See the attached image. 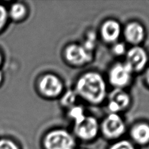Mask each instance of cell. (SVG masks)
<instances>
[{
  "label": "cell",
  "mask_w": 149,
  "mask_h": 149,
  "mask_svg": "<svg viewBox=\"0 0 149 149\" xmlns=\"http://www.w3.org/2000/svg\"><path fill=\"white\" fill-rule=\"evenodd\" d=\"M75 92L78 97L92 105H99L107 94L106 84L102 75L94 71L85 73L77 80Z\"/></svg>",
  "instance_id": "6da1fadb"
},
{
  "label": "cell",
  "mask_w": 149,
  "mask_h": 149,
  "mask_svg": "<svg viewBox=\"0 0 149 149\" xmlns=\"http://www.w3.org/2000/svg\"><path fill=\"white\" fill-rule=\"evenodd\" d=\"M46 149H74L76 141L70 132L63 129L48 132L44 139Z\"/></svg>",
  "instance_id": "7a4b0ae2"
},
{
  "label": "cell",
  "mask_w": 149,
  "mask_h": 149,
  "mask_svg": "<svg viewBox=\"0 0 149 149\" xmlns=\"http://www.w3.org/2000/svg\"><path fill=\"white\" fill-rule=\"evenodd\" d=\"M100 130L108 139H117L124 134L126 124L118 114L109 113L100 124Z\"/></svg>",
  "instance_id": "3957f363"
},
{
  "label": "cell",
  "mask_w": 149,
  "mask_h": 149,
  "mask_svg": "<svg viewBox=\"0 0 149 149\" xmlns=\"http://www.w3.org/2000/svg\"><path fill=\"white\" fill-rule=\"evenodd\" d=\"M100 130L97 120L93 116H86L84 119L74 124V134L79 139L91 141L96 137Z\"/></svg>",
  "instance_id": "277c9868"
},
{
  "label": "cell",
  "mask_w": 149,
  "mask_h": 149,
  "mask_svg": "<svg viewBox=\"0 0 149 149\" xmlns=\"http://www.w3.org/2000/svg\"><path fill=\"white\" fill-rule=\"evenodd\" d=\"M40 94L49 98L59 96L64 89V84L61 79L53 74H46L41 77L38 83Z\"/></svg>",
  "instance_id": "5b68a950"
},
{
  "label": "cell",
  "mask_w": 149,
  "mask_h": 149,
  "mask_svg": "<svg viewBox=\"0 0 149 149\" xmlns=\"http://www.w3.org/2000/svg\"><path fill=\"white\" fill-rule=\"evenodd\" d=\"M133 72L126 63H117L110 68L108 80L115 88L123 89L129 85L132 79Z\"/></svg>",
  "instance_id": "8992f818"
},
{
  "label": "cell",
  "mask_w": 149,
  "mask_h": 149,
  "mask_svg": "<svg viewBox=\"0 0 149 149\" xmlns=\"http://www.w3.org/2000/svg\"><path fill=\"white\" fill-rule=\"evenodd\" d=\"M65 58L68 63L76 66L83 65L92 59L91 52L82 45L71 44L65 50Z\"/></svg>",
  "instance_id": "52a82bcc"
},
{
  "label": "cell",
  "mask_w": 149,
  "mask_h": 149,
  "mask_svg": "<svg viewBox=\"0 0 149 149\" xmlns=\"http://www.w3.org/2000/svg\"><path fill=\"white\" fill-rule=\"evenodd\" d=\"M147 52L142 47L134 46L126 51L125 63L133 73L143 70L147 65Z\"/></svg>",
  "instance_id": "ba28073f"
},
{
  "label": "cell",
  "mask_w": 149,
  "mask_h": 149,
  "mask_svg": "<svg viewBox=\"0 0 149 149\" xmlns=\"http://www.w3.org/2000/svg\"><path fill=\"white\" fill-rule=\"evenodd\" d=\"M131 103V97L123 89L115 88L109 95L107 105L110 113L118 114L125 111L129 107Z\"/></svg>",
  "instance_id": "9c48e42d"
},
{
  "label": "cell",
  "mask_w": 149,
  "mask_h": 149,
  "mask_svg": "<svg viewBox=\"0 0 149 149\" xmlns=\"http://www.w3.org/2000/svg\"><path fill=\"white\" fill-rule=\"evenodd\" d=\"M122 32L121 26L118 21L112 19L106 20L101 28V38L106 42L116 43Z\"/></svg>",
  "instance_id": "30bf717a"
},
{
  "label": "cell",
  "mask_w": 149,
  "mask_h": 149,
  "mask_svg": "<svg viewBox=\"0 0 149 149\" xmlns=\"http://www.w3.org/2000/svg\"><path fill=\"white\" fill-rule=\"evenodd\" d=\"M124 35L125 39L129 43L137 46V45L141 43L145 38V28L139 22H131L125 28Z\"/></svg>",
  "instance_id": "8fae6325"
},
{
  "label": "cell",
  "mask_w": 149,
  "mask_h": 149,
  "mask_svg": "<svg viewBox=\"0 0 149 149\" xmlns=\"http://www.w3.org/2000/svg\"><path fill=\"white\" fill-rule=\"evenodd\" d=\"M132 139L139 145H145L149 142V125L139 123L134 125L130 132Z\"/></svg>",
  "instance_id": "7c38bea8"
},
{
  "label": "cell",
  "mask_w": 149,
  "mask_h": 149,
  "mask_svg": "<svg viewBox=\"0 0 149 149\" xmlns=\"http://www.w3.org/2000/svg\"><path fill=\"white\" fill-rule=\"evenodd\" d=\"M78 95H77L75 90H68L62 95L60 100V103L63 107L66 108H70L72 106L76 105V103L78 100Z\"/></svg>",
  "instance_id": "4fadbf2b"
},
{
  "label": "cell",
  "mask_w": 149,
  "mask_h": 149,
  "mask_svg": "<svg viewBox=\"0 0 149 149\" xmlns=\"http://www.w3.org/2000/svg\"><path fill=\"white\" fill-rule=\"evenodd\" d=\"M68 116L74 122V124L81 121L85 118L86 115L85 114L84 108L81 106L75 105L68 109Z\"/></svg>",
  "instance_id": "5bb4252c"
},
{
  "label": "cell",
  "mask_w": 149,
  "mask_h": 149,
  "mask_svg": "<svg viewBox=\"0 0 149 149\" xmlns=\"http://www.w3.org/2000/svg\"><path fill=\"white\" fill-rule=\"evenodd\" d=\"M26 13V7L23 4L15 3L11 7L9 14L14 20H20L25 17Z\"/></svg>",
  "instance_id": "9a60e30c"
},
{
  "label": "cell",
  "mask_w": 149,
  "mask_h": 149,
  "mask_svg": "<svg viewBox=\"0 0 149 149\" xmlns=\"http://www.w3.org/2000/svg\"><path fill=\"white\" fill-rule=\"evenodd\" d=\"M109 149H135L134 145L127 140H122L116 142L110 146Z\"/></svg>",
  "instance_id": "2e32d148"
},
{
  "label": "cell",
  "mask_w": 149,
  "mask_h": 149,
  "mask_svg": "<svg viewBox=\"0 0 149 149\" xmlns=\"http://www.w3.org/2000/svg\"><path fill=\"white\" fill-rule=\"evenodd\" d=\"M0 149H19L15 143L8 139L0 141Z\"/></svg>",
  "instance_id": "e0dca14e"
},
{
  "label": "cell",
  "mask_w": 149,
  "mask_h": 149,
  "mask_svg": "<svg viewBox=\"0 0 149 149\" xmlns=\"http://www.w3.org/2000/svg\"><path fill=\"white\" fill-rule=\"evenodd\" d=\"M112 52L116 56H122L126 53V47L123 43L116 42L112 48Z\"/></svg>",
  "instance_id": "ac0fdd59"
},
{
  "label": "cell",
  "mask_w": 149,
  "mask_h": 149,
  "mask_svg": "<svg viewBox=\"0 0 149 149\" xmlns=\"http://www.w3.org/2000/svg\"><path fill=\"white\" fill-rule=\"evenodd\" d=\"M7 18V12L5 8L0 5V30L6 22Z\"/></svg>",
  "instance_id": "d6986e66"
},
{
  "label": "cell",
  "mask_w": 149,
  "mask_h": 149,
  "mask_svg": "<svg viewBox=\"0 0 149 149\" xmlns=\"http://www.w3.org/2000/svg\"><path fill=\"white\" fill-rule=\"evenodd\" d=\"M145 79H146V81L147 82V83L149 84V68L147 70V71H146Z\"/></svg>",
  "instance_id": "ffe728a7"
},
{
  "label": "cell",
  "mask_w": 149,
  "mask_h": 149,
  "mask_svg": "<svg viewBox=\"0 0 149 149\" xmlns=\"http://www.w3.org/2000/svg\"><path fill=\"white\" fill-rule=\"evenodd\" d=\"M1 80H2V74L1 72H0V82H1Z\"/></svg>",
  "instance_id": "44dd1931"
},
{
  "label": "cell",
  "mask_w": 149,
  "mask_h": 149,
  "mask_svg": "<svg viewBox=\"0 0 149 149\" xmlns=\"http://www.w3.org/2000/svg\"><path fill=\"white\" fill-rule=\"evenodd\" d=\"M1 54H0V63H1Z\"/></svg>",
  "instance_id": "7402d4cb"
}]
</instances>
